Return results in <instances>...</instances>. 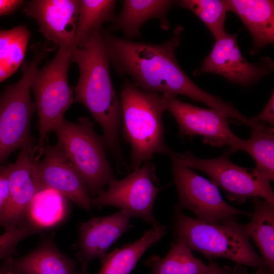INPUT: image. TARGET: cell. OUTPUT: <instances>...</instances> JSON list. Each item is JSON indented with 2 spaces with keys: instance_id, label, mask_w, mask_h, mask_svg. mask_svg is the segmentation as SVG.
Masks as SVG:
<instances>
[{
  "instance_id": "4316f807",
  "label": "cell",
  "mask_w": 274,
  "mask_h": 274,
  "mask_svg": "<svg viewBox=\"0 0 274 274\" xmlns=\"http://www.w3.org/2000/svg\"><path fill=\"white\" fill-rule=\"evenodd\" d=\"M177 4L193 12L208 27L215 39L226 31L224 27L228 11L224 1L182 0Z\"/></svg>"
},
{
  "instance_id": "83f0119b",
  "label": "cell",
  "mask_w": 274,
  "mask_h": 274,
  "mask_svg": "<svg viewBox=\"0 0 274 274\" xmlns=\"http://www.w3.org/2000/svg\"><path fill=\"white\" fill-rule=\"evenodd\" d=\"M5 230L0 235V262L17 253V246L21 241L42 231L41 229L31 224Z\"/></svg>"
},
{
  "instance_id": "2e32d148",
  "label": "cell",
  "mask_w": 274,
  "mask_h": 274,
  "mask_svg": "<svg viewBox=\"0 0 274 274\" xmlns=\"http://www.w3.org/2000/svg\"><path fill=\"white\" fill-rule=\"evenodd\" d=\"M131 217L127 211L120 210L111 215L92 217L80 224L76 257L82 271L86 272L89 263L93 259L101 260L110 247L133 227L130 224Z\"/></svg>"
},
{
  "instance_id": "3957f363",
  "label": "cell",
  "mask_w": 274,
  "mask_h": 274,
  "mask_svg": "<svg viewBox=\"0 0 274 274\" xmlns=\"http://www.w3.org/2000/svg\"><path fill=\"white\" fill-rule=\"evenodd\" d=\"M120 99L122 130L131 148V166L134 172L154 154L171 152L164 141V100L162 94L144 91L126 78L122 86Z\"/></svg>"
},
{
  "instance_id": "44dd1931",
  "label": "cell",
  "mask_w": 274,
  "mask_h": 274,
  "mask_svg": "<svg viewBox=\"0 0 274 274\" xmlns=\"http://www.w3.org/2000/svg\"><path fill=\"white\" fill-rule=\"evenodd\" d=\"M252 200L251 220L241 226L259 250L266 267L274 272V203L258 197Z\"/></svg>"
},
{
  "instance_id": "603a6c76",
  "label": "cell",
  "mask_w": 274,
  "mask_h": 274,
  "mask_svg": "<svg viewBox=\"0 0 274 274\" xmlns=\"http://www.w3.org/2000/svg\"><path fill=\"white\" fill-rule=\"evenodd\" d=\"M30 37L25 25L0 30V83L14 74L22 63Z\"/></svg>"
},
{
  "instance_id": "e0dca14e",
  "label": "cell",
  "mask_w": 274,
  "mask_h": 274,
  "mask_svg": "<svg viewBox=\"0 0 274 274\" xmlns=\"http://www.w3.org/2000/svg\"><path fill=\"white\" fill-rule=\"evenodd\" d=\"M5 271L19 274H82L76 262L62 252L51 235L43 237L39 245L27 254L10 257L2 267Z\"/></svg>"
},
{
  "instance_id": "8992f818",
  "label": "cell",
  "mask_w": 274,
  "mask_h": 274,
  "mask_svg": "<svg viewBox=\"0 0 274 274\" xmlns=\"http://www.w3.org/2000/svg\"><path fill=\"white\" fill-rule=\"evenodd\" d=\"M72 62V51L59 48L55 57L41 69L38 68L32 82L39 118V138L34 148L42 155L50 132L64 119V115L74 103L73 88L68 73Z\"/></svg>"
},
{
  "instance_id": "f546056e",
  "label": "cell",
  "mask_w": 274,
  "mask_h": 274,
  "mask_svg": "<svg viewBox=\"0 0 274 274\" xmlns=\"http://www.w3.org/2000/svg\"><path fill=\"white\" fill-rule=\"evenodd\" d=\"M255 123H268L270 127L274 125V93L272 92L266 106L260 114L249 118Z\"/></svg>"
},
{
  "instance_id": "30bf717a",
  "label": "cell",
  "mask_w": 274,
  "mask_h": 274,
  "mask_svg": "<svg viewBox=\"0 0 274 274\" xmlns=\"http://www.w3.org/2000/svg\"><path fill=\"white\" fill-rule=\"evenodd\" d=\"M159 183L154 164L145 162L139 169L121 181L116 180L107 190L91 198V207L99 209L107 206L118 207L132 217L141 218L156 225L159 223L153 211L156 197L162 189L158 187Z\"/></svg>"
},
{
  "instance_id": "d4e9b609",
  "label": "cell",
  "mask_w": 274,
  "mask_h": 274,
  "mask_svg": "<svg viewBox=\"0 0 274 274\" xmlns=\"http://www.w3.org/2000/svg\"><path fill=\"white\" fill-rule=\"evenodd\" d=\"M65 198L51 189L39 191L30 205L29 223L40 228L49 227L59 222L66 213Z\"/></svg>"
},
{
  "instance_id": "ffe728a7",
  "label": "cell",
  "mask_w": 274,
  "mask_h": 274,
  "mask_svg": "<svg viewBox=\"0 0 274 274\" xmlns=\"http://www.w3.org/2000/svg\"><path fill=\"white\" fill-rule=\"evenodd\" d=\"M166 232V226L159 223L145 231L135 241L107 254L100 260L101 268L97 274H129L147 250Z\"/></svg>"
},
{
  "instance_id": "8fae6325",
  "label": "cell",
  "mask_w": 274,
  "mask_h": 274,
  "mask_svg": "<svg viewBox=\"0 0 274 274\" xmlns=\"http://www.w3.org/2000/svg\"><path fill=\"white\" fill-rule=\"evenodd\" d=\"M162 95L165 109L176 120L180 135H199L204 143L214 147L228 145L231 154L241 150L243 140L232 132L224 113L182 101L176 96Z\"/></svg>"
},
{
  "instance_id": "ac0fdd59",
  "label": "cell",
  "mask_w": 274,
  "mask_h": 274,
  "mask_svg": "<svg viewBox=\"0 0 274 274\" xmlns=\"http://www.w3.org/2000/svg\"><path fill=\"white\" fill-rule=\"evenodd\" d=\"M170 0H124L120 13L115 17L110 30H120L126 40L140 37L142 25L151 19H158L160 26L167 30L169 22L167 13L177 4Z\"/></svg>"
},
{
  "instance_id": "7c38bea8",
  "label": "cell",
  "mask_w": 274,
  "mask_h": 274,
  "mask_svg": "<svg viewBox=\"0 0 274 274\" xmlns=\"http://www.w3.org/2000/svg\"><path fill=\"white\" fill-rule=\"evenodd\" d=\"M36 142L21 148L16 160L6 165L9 181V197L0 215V227L8 230L30 224L29 209L36 194L42 190L36 173L39 160L34 148Z\"/></svg>"
},
{
  "instance_id": "f1b7e54d",
  "label": "cell",
  "mask_w": 274,
  "mask_h": 274,
  "mask_svg": "<svg viewBox=\"0 0 274 274\" xmlns=\"http://www.w3.org/2000/svg\"><path fill=\"white\" fill-rule=\"evenodd\" d=\"M9 181L6 165L0 166V215L7 206L9 197Z\"/></svg>"
},
{
  "instance_id": "5b68a950",
  "label": "cell",
  "mask_w": 274,
  "mask_h": 274,
  "mask_svg": "<svg viewBox=\"0 0 274 274\" xmlns=\"http://www.w3.org/2000/svg\"><path fill=\"white\" fill-rule=\"evenodd\" d=\"M58 143L78 171L90 195L98 196L116 180L107 160L106 145L88 117L73 122L65 119L54 129Z\"/></svg>"
},
{
  "instance_id": "ba28073f",
  "label": "cell",
  "mask_w": 274,
  "mask_h": 274,
  "mask_svg": "<svg viewBox=\"0 0 274 274\" xmlns=\"http://www.w3.org/2000/svg\"><path fill=\"white\" fill-rule=\"evenodd\" d=\"M170 157L184 165L206 173L210 181L221 188L228 199L239 203L250 197H258L274 203V193L270 182L255 168H246L232 162L228 151L213 159H200L190 152L169 153Z\"/></svg>"
},
{
  "instance_id": "cb8c5ba5",
  "label": "cell",
  "mask_w": 274,
  "mask_h": 274,
  "mask_svg": "<svg viewBox=\"0 0 274 274\" xmlns=\"http://www.w3.org/2000/svg\"><path fill=\"white\" fill-rule=\"evenodd\" d=\"M116 3L114 0H79L75 31L76 47L82 46L88 36L101 28L104 23L114 21Z\"/></svg>"
},
{
  "instance_id": "9c48e42d",
  "label": "cell",
  "mask_w": 274,
  "mask_h": 274,
  "mask_svg": "<svg viewBox=\"0 0 274 274\" xmlns=\"http://www.w3.org/2000/svg\"><path fill=\"white\" fill-rule=\"evenodd\" d=\"M174 182L179 197L177 205L192 212L201 222L219 224L237 215L251 216L225 201L218 188L191 168L171 157Z\"/></svg>"
},
{
  "instance_id": "d6986e66",
  "label": "cell",
  "mask_w": 274,
  "mask_h": 274,
  "mask_svg": "<svg viewBox=\"0 0 274 274\" xmlns=\"http://www.w3.org/2000/svg\"><path fill=\"white\" fill-rule=\"evenodd\" d=\"M227 10L235 13L250 32L251 53L274 41V2L270 0H226Z\"/></svg>"
},
{
  "instance_id": "5bb4252c",
  "label": "cell",
  "mask_w": 274,
  "mask_h": 274,
  "mask_svg": "<svg viewBox=\"0 0 274 274\" xmlns=\"http://www.w3.org/2000/svg\"><path fill=\"white\" fill-rule=\"evenodd\" d=\"M43 158L36 168L42 190L56 191L83 209L90 211L91 198L86 185L65 154L61 146L49 145L43 148Z\"/></svg>"
},
{
  "instance_id": "e575fe53",
  "label": "cell",
  "mask_w": 274,
  "mask_h": 274,
  "mask_svg": "<svg viewBox=\"0 0 274 274\" xmlns=\"http://www.w3.org/2000/svg\"><path fill=\"white\" fill-rule=\"evenodd\" d=\"M86 273H83L82 274H85Z\"/></svg>"
},
{
  "instance_id": "7a4b0ae2",
  "label": "cell",
  "mask_w": 274,
  "mask_h": 274,
  "mask_svg": "<svg viewBox=\"0 0 274 274\" xmlns=\"http://www.w3.org/2000/svg\"><path fill=\"white\" fill-rule=\"evenodd\" d=\"M72 62L77 64L79 71L74 102L87 109L103 130L106 146L120 159L119 131L122 105L112 82L102 29L91 32L82 46L72 50Z\"/></svg>"
},
{
  "instance_id": "9a60e30c",
  "label": "cell",
  "mask_w": 274,
  "mask_h": 274,
  "mask_svg": "<svg viewBox=\"0 0 274 274\" xmlns=\"http://www.w3.org/2000/svg\"><path fill=\"white\" fill-rule=\"evenodd\" d=\"M79 7V0H32L23 11L37 21L46 39L59 48L72 51Z\"/></svg>"
},
{
  "instance_id": "836d02e7",
  "label": "cell",
  "mask_w": 274,
  "mask_h": 274,
  "mask_svg": "<svg viewBox=\"0 0 274 274\" xmlns=\"http://www.w3.org/2000/svg\"><path fill=\"white\" fill-rule=\"evenodd\" d=\"M0 274H6V272L2 267H0Z\"/></svg>"
},
{
  "instance_id": "4fadbf2b",
  "label": "cell",
  "mask_w": 274,
  "mask_h": 274,
  "mask_svg": "<svg viewBox=\"0 0 274 274\" xmlns=\"http://www.w3.org/2000/svg\"><path fill=\"white\" fill-rule=\"evenodd\" d=\"M236 37V34L225 32L215 39L212 51L200 67L194 71V75L214 73L244 86L254 83L268 75L273 68L272 60L266 57L256 64L249 62L241 53Z\"/></svg>"
},
{
  "instance_id": "4dcf8cb0",
  "label": "cell",
  "mask_w": 274,
  "mask_h": 274,
  "mask_svg": "<svg viewBox=\"0 0 274 274\" xmlns=\"http://www.w3.org/2000/svg\"><path fill=\"white\" fill-rule=\"evenodd\" d=\"M25 3L22 0H0V16L14 13Z\"/></svg>"
},
{
  "instance_id": "277c9868",
  "label": "cell",
  "mask_w": 274,
  "mask_h": 274,
  "mask_svg": "<svg viewBox=\"0 0 274 274\" xmlns=\"http://www.w3.org/2000/svg\"><path fill=\"white\" fill-rule=\"evenodd\" d=\"M173 228L176 239L209 259L223 258L252 268L266 266L235 218L221 224H209L186 215L176 206Z\"/></svg>"
},
{
  "instance_id": "d6a6232c",
  "label": "cell",
  "mask_w": 274,
  "mask_h": 274,
  "mask_svg": "<svg viewBox=\"0 0 274 274\" xmlns=\"http://www.w3.org/2000/svg\"><path fill=\"white\" fill-rule=\"evenodd\" d=\"M6 274H19L15 272L5 271Z\"/></svg>"
},
{
  "instance_id": "52a82bcc",
  "label": "cell",
  "mask_w": 274,
  "mask_h": 274,
  "mask_svg": "<svg viewBox=\"0 0 274 274\" xmlns=\"http://www.w3.org/2000/svg\"><path fill=\"white\" fill-rule=\"evenodd\" d=\"M47 51L44 47L36 49L32 59L24 66L21 78L7 86L0 95V164L14 151L36 142L30 128L36 110L30 89L38 65Z\"/></svg>"
},
{
  "instance_id": "484cf974",
  "label": "cell",
  "mask_w": 274,
  "mask_h": 274,
  "mask_svg": "<svg viewBox=\"0 0 274 274\" xmlns=\"http://www.w3.org/2000/svg\"><path fill=\"white\" fill-rule=\"evenodd\" d=\"M241 150L249 154L256 163L255 169L269 182L274 179L273 128L252 129L250 138L243 140Z\"/></svg>"
},
{
  "instance_id": "7402d4cb",
  "label": "cell",
  "mask_w": 274,
  "mask_h": 274,
  "mask_svg": "<svg viewBox=\"0 0 274 274\" xmlns=\"http://www.w3.org/2000/svg\"><path fill=\"white\" fill-rule=\"evenodd\" d=\"M145 264L151 267V274H207L210 268L180 239L163 258L152 256Z\"/></svg>"
},
{
  "instance_id": "6da1fadb",
  "label": "cell",
  "mask_w": 274,
  "mask_h": 274,
  "mask_svg": "<svg viewBox=\"0 0 274 274\" xmlns=\"http://www.w3.org/2000/svg\"><path fill=\"white\" fill-rule=\"evenodd\" d=\"M182 26L173 37L160 44L136 42L121 39L102 30L106 50L117 73L128 77L133 85L146 92L189 97L215 107L217 97L197 86L179 65L176 50L182 40Z\"/></svg>"
},
{
  "instance_id": "1f68e13d",
  "label": "cell",
  "mask_w": 274,
  "mask_h": 274,
  "mask_svg": "<svg viewBox=\"0 0 274 274\" xmlns=\"http://www.w3.org/2000/svg\"><path fill=\"white\" fill-rule=\"evenodd\" d=\"M254 274H274V272L269 270L265 266H261L257 268Z\"/></svg>"
}]
</instances>
